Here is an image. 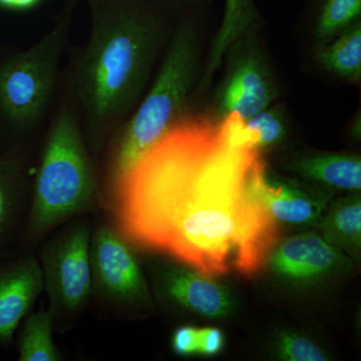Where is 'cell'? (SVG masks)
<instances>
[{
  "label": "cell",
  "instance_id": "1",
  "mask_svg": "<svg viewBox=\"0 0 361 361\" xmlns=\"http://www.w3.org/2000/svg\"><path fill=\"white\" fill-rule=\"evenodd\" d=\"M261 149L219 122L185 115L142 154L109 197L129 243L169 254L207 276L255 274L279 240L263 197Z\"/></svg>",
  "mask_w": 361,
  "mask_h": 361
},
{
  "label": "cell",
  "instance_id": "2",
  "mask_svg": "<svg viewBox=\"0 0 361 361\" xmlns=\"http://www.w3.org/2000/svg\"><path fill=\"white\" fill-rule=\"evenodd\" d=\"M89 39L73 56L65 92L97 155L142 99L168 30L161 0H87Z\"/></svg>",
  "mask_w": 361,
  "mask_h": 361
},
{
  "label": "cell",
  "instance_id": "3",
  "mask_svg": "<svg viewBox=\"0 0 361 361\" xmlns=\"http://www.w3.org/2000/svg\"><path fill=\"white\" fill-rule=\"evenodd\" d=\"M198 54L196 27L186 16L173 30L148 94L106 146L104 190L109 197L142 154L185 116L196 80Z\"/></svg>",
  "mask_w": 361,
  "mask_h": 361
},
{
  "label": "cell",
  "instance_id": "4",
  "mask_svg": "<svg viewBox=\"0 0 361 361\" xmlns=\"http://www.w3.org/2000/svg\"><path fill=\"white\" fill-rule=\"evenodd\" d=\"M99 200V180L77 109L65 92L45 135L27 234H45L92 210Z\"/></svg>",
  "mask_w": 361,
  "mask_h": 361
},
{
  "label": "cell",
  "instance_id": "5",
  "mask_svg": "<svg viewBox=\"0 0 361 361\" xmlns=\"http://www.w3.org/2000/svg\"><path fill=\"white\" fill-rule=\"evenodd\" d=\"M77 0H68L54 25L26 49L0 47V135L18 139L51 113L59 85Z\"/></svg>",
  "mask_w": 361,
  "mask_h": 361
},
{
  "label": "cell",
  "instance_id": "6",
  "mask_svg": "<svg viewBox=\"0 0 361 361\" xmlns=\"http://www.w3.org/2000/svg\"><path fill=\"white\" fill-rule=\"evenodd\" d=\"M90 236L87 223H73L52 237L42 252L44 291L54 322L75 317L92 295Z\"/></svg>",
  "mask_w": 361,
  "mask_h": 361
},
{
  "label": "cell",
  "instance_id": "7",
  "mask_svg": "<svg viewBox=\"0 0 361 361\" xmlns=\"http://www.w3.org/2000/svg\"><path fill=\"white\" fill-rule=\"evenodd\" d=\"M92 295L111 306H127L147 298L146 284L129 242L109 226L90 236Z\"/></svg>",
  "mask_w": 361,
  "mask_h": 361
},
{
  "label": "cell",
  "instance_id": "8",
  "mask_svg": "<svg viewBox=\"0 0 361 361\" xmlns=\"http://www.w3.org/2000/svg\"><path fill=\"white\" fill-rule=\"evenodd\" d=\"M276 96L274 82L260 52L244 49L235 59L218 97L217 113L221 118L237 115L243 120L265 110Z\"/></svg>",
  "mask_w": 361,
  "mask_h": 361
},
{
  "label": "cell",
  "instance_id": "9",
  "mask_svg": "<svg viewBox=\"0 0 361 361\" xmlns=\"http://www.w3.org/2000/svg\"><path fill=\"white\" fill-rule=\"evenodd\" d=\"M44 291L40 263L32 255L0 256V343L13 341L21 322Z\"/></svg>",
  "mask_w": 361,
  "mask_h": 361
},
{
  "label": "cell",
  "instance_id": "10",
  "mask_svg": "<svg viewBox=\"0 0 361 361\" xmlns=\"http://www.w3.org/2000/svg\"><path fill=\"white\" fill-rule=\"evenodd\" d=\"M336 260V249L326 240L310 233L285 240L271 256L273 269L296 279L322 274Z\"/></svg>",
  "mask_w": 361,
  "mask_h": 361
},
{
  "label": "cell",
  "instance_id": "11",
  "mask_svg": "<svg viewBox=\"0 0 361 361\" xmlns=\"http://www.w3.org/2000/svg\"><path fill=\"white\" fill-rule=\"evenodd\" d=\"M169 296L183 307L215 318L227 314L230 300L227 291L202 273L188 269L169 271L165 278Z\"/></svg>",
  "mask_w": 361,
  "mask_h": 361
},
{
  "label": "cell",
  "instance_id": "12",
  "mask_svg": "<svg viewBox=\"0 0 361 361\" xmlns=\"http://www.w3.org/2000/svg\"><path fill=\"white\" fill-rule=\"evenodd\" d=\"M263 197L275 220L291 224H313L322 219L326 199L293 183L266 178Z\"/></svg>",
  "mask_w": 361,
  "mask_h": 361
},
{
  "label": "cell",
  "instance_id": "13",
  "mask_svg": "<svg viewBox=\"0 0 361 361\" xmlns=\"http://www.w3.org/2000/svg\"><path fill=\"white\" fill-rule=\"evenodd\" d=\"M292 170L308 179L336 189L357 191L361 188L360 157L348 154H318L298 159Z\"/></svg>",
  "mask_w": 361,
  "mask_h": 361
},
{
  "label": "cell",
  "instance_id": "14",
  "mask_svg": "<svg viewBox=\"0 0 361 361\" xmlns=\"http://www.w3.org/2000/svg\"><path fill=\"white\" fill-rule=\"evenodd\" d=\"M257 20L254 0H225L224 16L213 42L202 85L210 84L225 54L250 32Z\"/></svg>",
  "mask_w": 361,
  "mask_h": 361
},
{
  "label": "cell",
  "instance_id": "15",
  "mask_svg": "<svg viewBox=\"0 0 361 361\" xmlns=\"http://www.w3.org/2000/svg\"><path fill=\"white\" fill-rule=\"evenodd\" d=\"M316 59L330 73L350 82H358L361 77V21L320 45Z\"/></svg>",
  "mask_w": 361,
  "mask_h": 361
},
{
  "label": "cell",
  "instance_id": "16",
  "mask_svg": "<svg viewBox=\"0 0 361 361\" xmlns=\"http://www.w3.org/2000/svg\"><path fill=\"white\" fill-rule=\"evenodd\" d=\"M25 179V164L18 149L0 152V245L16 221Z\"/></svg>",
  "mask_w": 361,
  "mask_h": 361
},
{
  "label": "cell",
  "instance_id": "17",
  "mask_svg": "<svg viewBox=\"0 0 361 361\" xmlns=\"http://www.w3.org/2000/svg\"><path fill=\"white\" fill-rule=\"evenodd\" d=\"M54 317L49 310L30 313L18 339V360L59 361L61 353L54 341Z\"/></svg>",
  "mask_w": 361,
  "mask_h": 361
},
{
  "label": "cell",
  "instance_id": "18",
  "mask_svg": "<svg viewBox=\"0 0 361 361\" xmlns=\"http://www.w3.org/2000/svg\"><path fill=\"white\" fill-rule=\"evenodd\" d=\"M325 240L341 246L348 253H360L361 204L360 196L338 200L322 223Z\"/></svg>",
  "mask_w": 361,
  "mask_h": 361
},
{
  "label": "cell",
  "instance_id": "19",
  "mask_svg": "<svg viewBox=\"0 0 361 361\" xmlns=\"http://www.w3.org/2000/svg\"><path fill=\"white\" fill-rule=\"evenodd\" d=\"M314 37L323 45L361 18V0H315Z\"/></svg>",
  "mask_w": 361,
  "mask_h": 361
},
{
  "label": "cell",
  "instance_id": "20",
  "mask_svg": "<svg viewBox=\"0 0 361 361\" xmlns=\"http://www.w3.org/2000/svg\"><path fill=\"white\" fill-rule=\"evenodd\" d=\"M244 125L254 145L260 149L278 144L286 134L283 116L276 110L268 108L244 120Z\"/></svg>",
  "mask_w": 361,
  "mask_h": 361
},
{
  "label": "cell",
  "instance_id": "21",
  "mask_svg": "<svg viewBox=\"0 0 361 361\" xmlns=\"http://www.w3.org/2000/svg\"><path fill=\"white\" fill-rule=\"evenodd\" d=\"M280 355L286 360L292 361H324L326 355L322 349L313 343L310 339L284 334L280 341Z\"/></svg>",
  "mask_w": 361,
  "mask_h": 361
},
{
  "label": "cell",
  "instance_id": "22",
  "mask_svg": "<svg viewBox=\"0 0 361 361\" xmlns=\"http://www.w3.org/2000/svg\"><path fill=\"white\" fill-rule=\"evenodd\" d=\"M172 345L175 353L179 355L199 353V329L192 326L180 327L173 336Z\"/></svg>",
  "mask_w": 361,
  "mask_h": 361
},
{
  "label": "cell",
  "instance_id": "23",
  "mask_svg": "<svg viewBox=\"0 0 361 361\" xmlns=\"http://www.w3.org/2000/svg\"><path fill=\"white\" fill-rule=\"evenodd\" d=\"M224 338L218 329H199V353L205 355H215L222 349Z\"/></svg>",
  "mask_w": 361,
  "mask_h": 361
},
{
  "label": "cell",
  "instance_id": "24",
  "mask_svg": "<svg viewBox=\"0 0 361 361\" xmlns=\"http://www.w3.org/2000/svg\"><path fill=\"white\" fill-rule=\"evenodd\" d=\"M47 0H0V11L26 13L39 8Z\"/></svg>",
  "mask_w": 361,
  "mask_h": 361
},
{
  "label": "cell",
  "instance_id": "25",
  "mask_svg": "<svg viewBox=\"0 0 361 361\" xmlns=\"http://www.w3.org/2000/svg\"><path fill=\"white\" fill-rule=\"evenodd\" d=\"M177 4H183V6H192L195 4H200L203 0H174Z\"/></svg>",
  "mask_w": 361,
  "mask_h": 361
}]
</instances>
